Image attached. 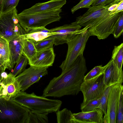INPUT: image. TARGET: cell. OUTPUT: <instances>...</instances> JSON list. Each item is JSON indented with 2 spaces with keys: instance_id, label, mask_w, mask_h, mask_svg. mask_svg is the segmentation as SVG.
<instances>
[{
  "instance_id": "cell-1",
  "label": "cell",
  "mask_w": 123,
  "mask_h": 123,
  "mask_svg": "<svg viewBox=\"0 0 123 123\" xmlns=\"http://www.w3.org/2000/svg\"><path fill=\"white\" fill-rule=\"evenodd\" d=\"M87 70L85 59L83 54H81L69 68L50 81L44 90L42 96L60 97L77 95Z\"/></svg>"
},
{
  "instance_id": "cell-2",
  "label": "cell",
  "mask_w": 123,
  "mask_h": 123,
  "mask_svg": "<svg viewBox=\"0 0 123 123\" xmlns=\"http://www.w3.org/2000/svg\"><path fill=\"white\" fill-rule=\"evenodd\" d=\"M11 99L30 110L42 112H56L62 104L60 100L49 99L37 96L34 92L29 94L21 91Z\"/></svg>"
},
{
  "instance_id": "cell-3",
  "label": "cell",
  "mask_w": 123,
  "mask_h": 123,
  "mask_svg": "<svg viewBox=\"0 0 123 123\" xmlns=\"http://www.w3.org/2000/svg\"><path fill=\"white\" fill-rule=\"evenodd\" d=\"M61 9L27 15L18 14L19 23L26 32L35 29L45 27L54 22L59 21Z\"/></svg>"
},
{
  "instance_id": "cell-4",
  "label": "cell",
  "mask_w": 123,
  "mask_h": 123,
  "mask_svg": "<svg viewBox=\"0 0 123 123\" xmlns=\"http://www.w3.org/2000/svg\"><path fill=\"white\" fill-rule=\"evenodd\" d=\"M89 27L87 26L81 29L67 42L68 48L66 57L59 66L62 72L69 68L79 55L83 54L86 43L90 36L88 31Z\"/></svg>"
},
{
  "instance_id": "cell-5",
  "label": "cell",
  "mask_w": 123,
  "mask_h": 123,
  "mask_svg": "<svg viewBox=\"0 0 123 123\" xmlns=\"http://www.w3.org/2000/svg\"><path fill=\"white\" fill-rule=\"evenodd\" d=\"M30 111L11 99L0 98V123H25Z\"/></svg>"
},
{
  "instance_id": "cell-6",
  "label": "cell",
  "mask_w": 123,
  "mask_h": 123,
  "mask_svg": "<svg viewBox=\"0 0 123 123\" xmlns=\"http://www.w3.org/2000/svg\"><path fill=\"white\" fill-rule=\"evenodd\" d=\"M104 81L103 74L93 78L83 80L80 90L83 96V105L93 99L100 98L108 87Z\"/></svg>"
},
{
  "instance_id": "cell-7",
  "label": "cell",
  "mask_w": 123,
  "mask_h": 123,
  "mask_svg": "<svg viewBox=\"0 0 123 123\" xmlns=\"http://www.w3.org/2000/svg\"><path fill=\"white\" fill-rule=\"evenodd\" d=\"M111 4L91 6L84 14L76 18V21L82 26H92L110 15L108 9Z\"/></svg>"
},
{
  "instance_id": "cell-8",
  "label": "cell",
  "mask_w": 123,
  "mask_h": 123,
  "mask_svg": "<svg viewBox=\"0 0 123 123\" xmlns=\"http://www.w3.org/2000/svg\"><path fill=\"white\" fill-rule=\"evenodd\" d=\"M123 11L110 15L96 24L90 27L88 31L90 36H96L99 40L107 38L112 34L115 25Z\"/></svg>"
},
{
  "instance_id": "cell-9",
  "label": "cell",
  "mask_w": 123,
  "mask_h": 123,
  "mask_svg": "<svg viewBox=\"0 0 123 123\" xmlns=\"http://www.w3.org/2000/svg\"><path fill=\"white\" fill-rule=\"evenodd\" d=\"M17 14L16 7L6 13L0 14V37L9 42L17 38L15 33L19 23Z\"/></svg>"
},
{
  "instance_id": "cell-10",
  "label": "cell",
  "mask_w": 123,
  "mask_h": 123,
  "mask_svg": "<svg viewBox=\"0 0 123 123\" xmlns=\"http://www.w3.org/2000/svg\"><path fill=\"white\" fill-rule=\"evenodd\" d=\"M48 68L30 66L18 75L16 78L21 91H25L33 84L38 82L43 76L47 74Z\"/></svg>"
},
{
  "instance_id": "cell-11",
  "label": "cell",
  "mask_w": 123,
  "mask_h": 123,
  "mask_svg": "<svg viewBox=\"0 0 123 123\" xmlns=\"http://www.w3.org/2000/svg\"><path fill=\"white\" fill-rule=\"evenodd\" d=\"M122 84H117L112 86L109 93L106 113L104 117V123H116L117 111Z\"/></svg>"
},
{
  "instance_id": "cell-12",
  "label": "cell",
  "mask_w": 123,
  "mask_h": 123,
  "mask_svg": "<svg viewBox=\"0 0 123 123\" xmlns=\"http://www.w3.org/2000/svg\"><path fill=\"white\" fill-rule=\"evenodd\" d=\"M81 27L75 21L50 29L51 32H55V34L49 37L54 39V44L55 45L67 43L68 40L79 32Z\"/></svg>"
},
{
  "instance_id": "cell-13",
  "label": "cell",
  "mask_w": 123,
  "mask_h": 123,
  "mask_svg": "<svg viewBox=\"0 0 123 123\" xmlns=\"http://www.w3.org/2000/svg\"><path fill=\"white\" fill-rule=\"evenodd\" d=\"M21 91L19 84L16 77L11 73L0 82V98L9 100L15 96Z\"/></svg>"
},
{
  "instance_id": "cell-14",
  "label": "cell",
  "mask_w": 123,
  "mask_h": 123,
  "mask_svg": "<svg viewBox=\"0 0 123 123\" xmlns=\"http://www.w3.org/2000/svg\"><path fill=\"white\" fill-rule=\"evenodd\" d=\"M55 57L53 48H49L37 51L35 57L28 61V64L37 68H48L52 66Z\"/></svg>"
},
{
  "instance_id": "cell-15",
  "label": "cell",
  "mask_w": 123,
  "mask_h": 123,
  "mask_svg": "<svg viewBox=\"0 0 123 123\" xmlns=\"http://www.w3.org/2000/svg\"><path fill=\"white\" fill-rule=\"evenodd\" d=\"M66 3V0H50L35 4L31 7L23 10L21 14L27 15L61 9Z\"/></svg>"
},
{
  "instance_id": "cell-16",
  "label": "cell",
  "mask_w": 123,
  "mask_h": 123,
  "mask_svg": "<svg viewBox=\"0 0 123 123\" xmlns=\"http://www.w3.org/2000/svg\"><path fill=\"white\" fill-rule=\"evenodd\" d=\"M103 78L104 83L107 87L117 84H122L123 71L119 70L116 64L112 60L103 74Z\"/></svg>"
},
{
  "instance_id": "cell-17",
  "label": "cell",
  "mask_w": 123,
  "mask_h": 123,
  "mask_svg": "<svg viewBox=\"0 0 123 123\" xmlns=\"http://www.w3.org/2000/svg\"><path fill=\"white\" fill-rule=\"evenodd\" d=\"M78 123H104L103 113L99 108L89 112L73 113Z\"/></svg>"
},
{
  "instance_id": "cell-18",
  "label": "cell",
  "mask_w": 123,
  "mask_h": 123,
  "mask_svg": "<svg viewBox=\"0 0 123 123\" xmlns=\"http://www.w3.org/2000/svg\"><path fill=\"white\" fill-rule=\"evenodd\" d=\"M10 53L9 70L12 69L15 64L22 55V45L19 37L9 42Z\"/></svg>"
},
{
  "instance_id": "cell-19",
  "label": "cell",
  "mask_w": 123,
  "mask_h": 123,
  "mask_svg": "<svg viewBox=\"0 0 123 123\" xmlns=\"http://www.w3.org/2000/svg\"><path fill=\"white\" fill-rule=\"evenodd\" d=\"M55 34V32H51L50 29L44 27L32 29L24 36L34 43Z\"/></svg>"
},
{
  "instance_id": "cell-20",
  "label": "cell",
  "mask_w": 123,
  "mask_h": 123,
  "mask_svg": "<svg viewBox=\"0 0 123 123\" xmlns=\"http://www.w3.org/2000/svg\"><path fill=\"white\" fill-rule=\"evenodd\" d=\"M19 37L22 42V55L26 57L28 61L32 59L36 55L37 52L34 43L31 40L25 38L24 35Z\"/></svg>"
},
{
  "instance_id": "cell-21",
  "label": "cell",
  "mask_w": 123,
  "mask_h": 123,
  "mask_svg": "<svg viewBox=\"0 0 123 123\" xmlns=\"http://www.w3.org/2000/svg\"><path fill=\"white\" fill-rule=\"evenodd\" d=\"M49 113L30 110L25 123H48Z\"/></svg>"
},
{
  "instance_id": "cell-22",
  "label": "cell",
  "mask_w": 123,
  "mask_h": 123,
  "mask_svg": "<svg viewBox=\"0 0 123 123\" xmlns=\"http://www.w3.org/2000/svg\"><path fill=\"white\" fill-rule=\"evenodd\" d=\"M57 120L58 123H78L74 117L73 113L66 108L56 112Z\"/></svg>"
},
{
  "instance_id": "cell-23",
  "label": "cell",
  "mask_w": 123,
  "mask_h": 123,
  "mask_svg": "<svg viewBox=\"0 0 123 123\" xmlns=\"http://www.w3.org/2000/svg\"><path fill=\"white\" fill-rule=\"evenodd\" d=\"M0 54L6 64L7 69L9 70L10 53L9 42L5 39L0 37Z\"/></svg>"
},
{
  "instance_id": "cell-24",
  "label": "cell",
  "mask_w": 123,
  "mask_h": 123,
  "mask_svg": "<svg viewBox=\"0 0 123 123\" xmlns=\"http://www.w3.org/2000/svg\"><path fill=\"white\" fill-rule=\"evenodd\" d=\"M111 59L116 64L119 70L123 71L122 68L123 61V43L114 46L112 51Z\"/></svg>"
},
{
  "instance_id": "cell-25",
  "label": "cell",
  "mask_w": 123,
  "mask_h": 123,
  "mask_svg": "<svg viewBox=\"0 0 123 123\" xmlns=\"http://www.w3.org/2000/svg\"><path fill=\"white\" fill-rule=\"evenodd\" d=\"M112 60L111 59L106 65L104 66L101 65L95 67L86 75L84 76L83 80H89L103 74Z\"/></svg>"
},
{
  "instance_id": "cell-26",
  "label": "cell",
  "mask_w": 123,
  "mask_h": 123,
  "mask_svg": "<svg viewBox=\"0 0 123 123\" xmlns=\"http://www.w3.org/2000/svg\"><path fill=\"white\" fill-rule=\"evenodd\" d=\"M54 39L49 37L34 43L37 51L42 50L49 48H52Z\"/></svg>"
},
{
  "instance_id": "cell-27",
  "label": "cell",
  "mask_w": 123,
  "mask_h": 123,
  "mask_svg": "<svg viewBox=\"0 0 123 123\" xmlns=\"http://www.w3.org/2000/svg\"><path fill=\"white\" fill-rule=\"evenodd\" d=\"M28 59L25 56L22 55L17 63L11 74L15 77L22 72L25 69Z\"/></svg>"
},
{
  "instance_id": "cell-28",
  "label": "cell",
  "mask_w": 123,
  "mask_h": 123,
  "mask_svg": "<svg viewBox=\"0 0 123 123\" xmlns=\"http://www.w3.org/2000/svg\"><path fill=\"white\" fill-rule=\"evenodd\" d=\"M19 0H1L0 14L6 13L16 7Z\"/></svg>"
},
{
  "instance_id": "cell-29",
  "label": "cell",
  "mask_w": 123,
  "mask_h": 123,
  "mask_svg": "<svg viewBox=\"0 0 123 123\" xmlns=\"http://www.w3.org/2000/svg\"><path fill=\"white\" fill-rule=\"evenodd\" d=\"M101 97L91 100L86 104L80 105V109L82 112H87L93 111L98 108L100 103Z\"/></svg>"
},
{
  "instance_id": "cell-30",
  "label": "cell",
  "mask_w": 123,
  "mask_h": 123,
  "mask_svg": "<svg viewBox=\"0 0 123 123\" xmlns=\"http://www.w3.org/2000/svg\"><path fill=\"white\" fill-rule=\"evenodd\" d=\"M112 86L108 87L101 97L100 103L98 108L102 111L104 115L106 114L108 96Z\"/></svg>"
},
{
  "instance_id": "cell-31",
  "label": "cell",
  "mask_w": 123,
  "mask_h": 123,
  "mask_svg": "<svg viewBox=\"0 0 123 123\" xmlns=\"http://www.w3.org/2000/svg\"><path fill=\"white\" fill-rule=\"evenodd\" d=\"M123 88L121 90L117 111L116 123H123Z\"/></svg>"
},
{
  "instance_id": "cell-32",
  "label": "cell",
  "mask_w": 123,
  "mask_h": 123,
  "mask_svg": "<svg viewBox=\"0 0 123 123\" xmlns=\"http://www.w3.org/2000/svg\"><path fill=\"white\" fill-rule=\"evenodd\" d=\"M123 31V14H122L116 25L112 34L115 38H118Z\"/></svg>"
},
{
  "instance_id": "cell-33",
  "label": "cell",
  "mask_w": 123,
  "mask_h": 123,
  "mask_svg": "<svg viewBox=\"0 0 123 123\" xmlns=\"http://www.w3.org/2000/svg\"><path fill=\"white\" fill-rule=\"evenodd\" d=\"M94 0H80L77 5L74 6L71 9V12L73 14L76 11L82 8H88Z\"/></svg>"
},
{
  "instance_id": "cell-34",
  "label": "cell",
  "mask_w": 123,
  "mask_h": 123,
  "mask_svg": "<svg viewBox=\"0 0 123 123\" xmlns=\"http://www.w3.org/2000/svg\"><path fill=\"white\" fill-rule=\"evenodd\" d=\"M123 11V0H121L118 3V5L114 11L110 12L109 14L112 15L115 13Z\"/></svg>"
},
{
  "instance_id": "cell-35",
  "label": "cell",
  "mask_w": 123,
  "mask_h": 123,
  "mask_svg": "<svg viewBox=\"0 0 123 123\" xmlns=\"http://www.w3.org/2000/svg\"><path fill=\"white\" fill-rule=\"evenodd\" d=\"M6 69H7L6 64L0 54V69L2 73L4 72Z\"/></svg>"
},
{
  "instance_id": "cell-36",
  "label": "cell",
  "mask_w": 123,
  "mask_h": 123,
  "mask_svg": "<svg viewBox=\"0 0 123 123\" xmlns=\"http://www.w3.org/2000/svg\"><path fill=\"white\" fill-rule=\"evenodd\" d=\"M107 0H94L91 6H95L102 4L104 3Z\"/></svg>"
},
{
  "instance_id": "cell-37",
  "label": "cell",
  "mask_w": 123,
  "mask_h": 123,
  "mask_svg": "<svg viewBox=\"0 0 123 123\" xmlns=\"http://www.w3.org/2000/svg\"><path fill=\"white\" fill-rule=\"evenodd\" d=\"M118 3H115L112 4L108 8V10L110 12L112 11L115 10L117 7Z\"/></svg>"
},
{
  "instance_id": "cell-38",
  "label": "cell",
  "mask_w": 123,
  "mask_h": 123,
  "mask_svg": "<svg viewBox=\"0 0 123 123\" xmlns=\"http://www.w3.org/2000/svg\"><path fill=\"white\" fill-rule=\"evenodd\" d=\"M122 0H107L104 3L106 5L118 3Z\"/></svg>"
},
{
  "instance_id": "cell-39",
  "label": "cell",
  "mask_w": 123,
  "mask_h": 123,
  "mask_svg": "<svg viewBox=\"0 0 123 123\" xmlns=\"http://www.w3.org/2000/svg\"><path fill=\"white\" fill-rule=\"evenodd\" d=\"M8 74L6 72H4L2 73L1 74V80L3 78H6Z\"/></svg>"
},
{
  "instance_id": "cell-40",
  "label": "cell",
  "mask_w": 123,
  "mask_h": 123,
  "mask_svg": "<svg viewBox=\"0 0 123 123\" xmlns=\"http://www.w3.org/2000/svg\"><path fill=\"white\" fill-rule=\"evenodd\" d=\"M2 73V72L1 71V70L0 69V82L1 81V74Z\"/></svg>"
},
{
  "instance_id": "cell-41",
  "label": "cell",
  "mask_w": 123,
  "mask_h": 123,
  "mask_svg": "<svg viewBox=\"0 0 123 123\" xmlns=\"http://www.w3.org/2000/svg\"><path fill=\"white\" fill-rule=\"evenodd\" d=\"M0 12H1V5H0Z\"/></svg>"
},
{
  "instance_id": "cell-42",
  "label": "cell",
  "mask_w": 123,
  "mask_h": 123,
  "mask_svg": "<svg viewBox=\"0 0 123 123\" xmlns=\"http://www.w3.org/2000/svg\"><path fill=\"white\" fill-rule=\"evenodd\" d=\"M1 0H0V1Z\"/></svg>"
}]
</instances>
